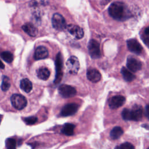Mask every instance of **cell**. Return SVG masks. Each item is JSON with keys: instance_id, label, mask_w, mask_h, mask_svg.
Returning <instances> with one entry per match:
<instances>
[{"instance_id": "obj_1", "label": "cell", "mask_w": 149, "mask_h": 149, "mask_svg": "<svg viewBox=\"0 0 149 149\" xmlns=\"http://www.w3.org/2000/svg\"><path fill=\"white\" fill-rule=\"evenodd\" d=\"M110 16L115 20L124 21L131 16V13L127 6L123 2H115L108 8Z\"/></svg>"}, {"instance_id": "obj_2", "label": "cell", "mask_w": 149, "mask_h": 149, "mask_svg": "<svg viewBox=\"0 0 149 149\" xmlns=\"http://www.w3.org/2000/svg\"><path fill=\"white\" fill-rule=\"evenodd\" d=\"M10 101L12 106L18 110L23 109L27 105L26 98L21 94H13L10 97Z\"/></svg>"}, {"instance_id": "obj_3", "label": "cell", "mask_w": 149, "mask_h": 149, "mask_svg": "<svg viewBox=\"0 0 149 149\" xmlns=\"http://www.w3.org/2000/svg\"><path fill=\"white\" fill-rule=\"evenodd\" d=\"M55 66H56V74H55V79L54 80V83L55 84L59 83L62 78L63 72H62V68H63V59L62 54L59 52L56 57L55 59Z\"/></svg>"}, {"instance_id": "obj_4", "label": "cell", "mask_w": 149, "mask_h": 149, "mask_svg": "<svg viewBox=\"0 0 149 149\" xmlns=\"http://www.w3.org/2000/svg\"><path fill=\"white\" fill-rule=\"evenodd\" d=\"M52 24L54 29L57 30H63L67 27L65 18L59 13L54 14L52 18Z\"/></svg>"}, {"instance_id": "obj_5", "label": "cell", "mask_w": 149, "mask_h": 149, "mask_svg": "<svg viewBox=\"0 0 149 149\" xmlns=\"http://www.w3.org/2000/svg\"><path fill=\"white\" fill-rule=\"evenodd\" d=\"M88 53L94 59L99 58L101 56V51L99 43L95 40H91L88 44Z\"/></svg>"}, {"instance_id": "obj_6", "label": "cell", "mask_w": 149, "mask_h": 149, "mask_svg": "<svg viewBox=\"0 0 149 149\" xmlns=\"http://www.w3.org/2000/svg\"><path fill=\"white\" fill-rule=\"evenodd\" d=\"M66 66L69 73L72 74H76L79 70V61L77 57L72 56L66 61Z\"/></svg>"}, {"instance_id": "obj_7", "label": "cell", "mask_w": 149, "mask_h": 149, "mask_svg": "<svg viewBox=\"0 0 149 149\" xmlns=\"http://www.w3.org/2000/svg\"><path fill=\"white\" fill-rule=\"evenodd\" d=\"M58 92L63 98H70L76 94L75 88L67 84H61L58 88Z\"/></svg>"}, {"instance_id": "obj_8", "label": "cell", "mask_w": 149, "mask_h": 149, "mask_svg": "<svg viewBox=\"0 0 149 149\" xmlns=\"http://www.w3.org/2000/svg\"><path fill=\"white\" fill-rule=\"evenodd\" d=\"M79 105L76 103H70L65 105L61 111V115L62 116H68L74 115L77 111Z\"/></svg>"}, {"instance_id": "obj_9", "label": "cell", "mask_w": 149, "mask_h": 149, "mask_svg": "<svg viewBox=\"0 0 149 149\" xmlns=\"http://www.w3.org/2000/svg\"><path fill=\"white\" fill-rule=\"evenodd\" d=\"M127 46L130 51L137 55L140 54L143 50V48L139 42L134 38L128 40L127 41Z\"/></svg>"}, {"instance_id": "obj_10", "label": "cell", "mask_w": 149, "mask_h": 149, "mask_svg": "<svg viewBox=\"0 0 149 149\" xmlns=\"http://www.w3.org/2000/svg\"><path fill=\"white\" fill-rule=\"evenodd\" d=\"M68 32L77 39H80L84 36V31L82 28L77 25L69 24L66 27Z\"/></svg>"}, {"instance_id": "obj_11", "label": "cell", "mask_w": 149, "mask_h": 149, "mask_svg": "<svg viewBox=\"0 0 149 149\" xmlns=\"http://www.w3.org/2000/svg\"><path fill=\"white\" fill-rule=\"evenodd\" d=\"M125 102V98L122 95L112 97L109 101V106L112 109H116L122 106Z\"/></svg>"}, {"instance_id": "obj_12", "label": "cell", "mask_w": 149, "mask_h": 149, "mask_svg": "<svg viewBox=\"0 0 149 149\" xmlns=\"http://www.w3.org/2000/svg\"><path fill=\"white\" fill-rule=\"evenodd\" d=\"M126 65L128 69L133 72H136L141 68V62L133 57H129L127 58Z\"/></svg>"}, {"instance_id": "obj_13", "label": "cell", "mask_w": 149, "mask_h": 149, "mask_svg": "<svg viewBox=\"0 0 149 149\" xmlns=\"http://www.w3.org/2000/svg\"><path fill=\"white\" fill-rule=\"evenodd\" d=\"M143 116V108L139 105L134 106L133 109H130V119L131 120L138 121L141 119Z\"/></svg>"}, {"instance_id": "obj_14", "label": "cell", "mask_w": 149, "mask_h": 149, "mask_svg": "<svg viewBox=\"0 0 149 149\" xmlns=\"http://www.w3.org/2000/svg\"><path fill=\"white\" fill-rule=\"evenodd\" d=\"M48 56V51L47 48L44 46L38 47L34 52V59L36 60L44 59L47 58Z\"/></svg>"}, {"instance_id": "obj_15", "label": "cell", "mask_w": 149, "mask_h": 149, "mask_svg": "<svg viewBox=\"0 0 149 149\" xmlns=\"http://www.w3.org/2000/svg\"><path fill=\"white\" fill-rule=\"evenodd\" d=\"M87 77L91 82L97 83L100 80L101 75L98 70L95 69H90L87 72Z\"/></svg>"}, {"instance_id": "obj_16", "label": "cell", "mask_w": 149, "mask_h": 149, "mask_svg": "<svg viewBox=\"0 0 149 149\" xmlns=\"http://www.w3.org/2000/svg\"><path fill=\"white\" fill-rule=\"evenodd\" d=\"M23 31L28 35L31 37H35L37 34L38 31L37 28L31 23H27L22 26Z\"/></svg>"}, {"instance_id": "obj_17", "label": "cell", "mask_w": 149, "mask_h": 149, "mask_svg": "<svg viewBox=\"0 0 149 149\" xmlns=\"http://www.w3.org/2000/svg\"><path fill=\"white\" fill-rule=\"evenodd\" d=\"M20 88L26 93H29L31 91L33 88L31 82L28 79H23L20 83Z\"/></svg>"}, {"instance_id": "obj_18", "label": "cell", "mask_w": 149, "mask_h": 149, "mask_svg": "<svg viewBox=\"0 0 149 149\" xmlns=\"http://www.w3.org/2000/svg\"><path fill=\"white\" fill-rule=\"evenodd\" d=\"M74 127L75 126L73 124L67 123L63 126L61 132L63 134L66 136H72L74 134Z\"/></svg>"}, {"instance_id": "obj_19", "label": "cell", "mask_w": 149, "mask_h": 149, "mask_svg": "<svg viewBox=\"0 0 149 149\" xmlns=\"http://www.w3.org/2000/svg\"><path fill=\"white\" fill-rule=\"evenodd\" d=\"M37 74L40 79L47 80L50 76V72L46 68H40L37 71Z\"/></svg>"}, {"instance_id": "obj_20", "label": "cell", "mask_w": 149, "mask_h": 149, "mask_svg": "<svg viewBox=\"0 0 149 149\" xmlns=\"http://www.w3.org/2000/svg\"><path fill=\"white\" fill-rule=\"evenodd\" d=\"M120 72L124 79L127 81H132L135 79V76L125 67H123Z\"/></svg>"}, {"instance_id": "obj_21", "label": "cell", "mask_w": 149, "mask_h": 149, "mask_svg": "<svg viewBox=\"0 0 149 149\" xmlns=\"http://www.w3.org/2000/svg\"><path fill=\"white\" fill-rule=\"evenodd\" d=\"M123 133V129L119 126L114 127L110 132V136L113 140L119 139Z\"/></svg>"}, {"instance_id": "obj_22", "label": "cell", "mask_w": 149, "mask_h": 149, "mask_svg": "<svg viewBox=\"0 0 149 149\" xmlns=\"http://www.w3.org/2000/svg\"><path fill=\"white\" fill-rule=\"evenodd\" d=\"M1 56L2 59L7 63H10L13 59V56L12 54L9 51H3L1 53Z\"/></svg>"}, {"instance_id": "obj_23", "label": "cell", "mask_w": 149, "mask_h": 149, "mask_svg": "<svg viewBox=\"0 0 149 149\" xmlns=\"http://www.w3.org/2000/svg\"><path fill=\"white\" fill-rule=\"evenodd\" d=\"M10 86V80L8 77L4 76L2 78V81L1 84V89L3 91H7Z\"/></svg>"}, {"instance_id": "obj_24", "label": "cell", "mask_w": 149, "mask_h": 149, "mask_svg": "<svg viewBox=\"0 0 149 149\" xmlns=\"http://www.w3.org/2000/svg\"><path fill=\"white\" fill-rule=\"evenodd\" d=\"M6 149H16V141L14 139L8 138L5 141Z\"/></svg>"}, {"instance_id": "obj_25", "label": "cell", "mask_w": 149, "mask_h": 149, "mask_svg": "<svg viewBox=\"0 0 149 149\" xmlns=\"http://www.w3.org/2000/svg\"><path fill=\"white\" fill-rule=\"evenodd\" d=\"M23 121L25 122L26 124L29 125H31L34 124L37 121V118L36 116H30L23 118Z\"/></svg>"}, {"instance_id": "obj_26", "label": "cell", "mask_w": 149, "mask_h": 149, "mask_svg": "<svg viewBox=\"0 0 149 149\" xmlns=\"http://www.w3.org/2000/svg\"><path fill=\"white\" fill-rule=\"evenodd\" d=\"M122 116L125 120H131L130 119V109L125 108L122 111Z\"/></svg>"}, {"instance_id": "obj_27", "label": "cell", "mask_w": 149, "mask_h": 149, "mask_svg": "<svg viewBox=\"0 0 149 149\" xmlns=\"http://www.w3.org/2000/svg\"><path fill=\"white\" fill-rule=\"evenodd\" d=\"M48 2V0H32L30 5L32 6H37L46 5Z\"/></svg>"}, {"instance_id": "obj_28", "label": "cell", "mask_w": 149, "mask_h": 149, "mask_svg": "<svg viewBox=\"0 0 149 149\" xmlns=\"http://www.w3.org/2000/svg\"><path fill=\"white\" fill-rule=\"evenodd\" d=\"M119 149H134L133 145L129 142H125L120 144Z\"/></svg>"}, {"instance_id": "obj_29", "label": "cell", "mask_w": 149, "mask_h": 149, "mask_svg": "<svg viewBox=\"0 0 149 149\" xmlns=\"http://www.w3.org/2000/svg\"><path fill=\"white\" fill-rule=\"evenodd\" d=\"M142 39H143V41L144 43L145 44V45L148 48H149V36L145 34V36H143Z\"/></svg>"}, {"instance_id": "obj_30", "label": "cell", "mask_w": 149, "mask_h": 149, "mask_svg": "<svg viewBox=\"0 0 149 149\" xmlns=\"http://www.w3.org/2000/svg\"><path fill=\"white\" fill-rule=\"evenodd\" d=\"M146 115L147 118L149 119V104L147 105L146 107Z\"/></svg>"}, {"instance_id": "obj_31", "label": "cell", "mask_w": 149, "mask_h": 149, "mask_svg": "<svg viewBox=\"0 0 149 149\" xmlns=\"http://www.w3.org/2000/svg\"><path fill=\"white\" fill-rule=\"evenodd\" d=\"M144 33L146 35L149 36V26L146 29V30L144 31Z\"/></svg>"}, {"instance_id": "obj_32", "label": "cell", "mask_w": 149, "mask_h": 149, "mask_svg": "<svg viewBox=\"0 0 149 149\" xmlns=\"http://www.w3.org/2000/svg\"><path fill=\"white\" fill-rule=\"evenodd\" d=\"M1 64H2V68H2V69H3V67H4V66H3V63H2Z\"/></svg>"}, {"instance_id": "obj_33", "label": "cell", "mask_w": 149, "mask_h": 149, "mask_svg": "<svg viewBox=\"0 0 149 149\" xmlns=\"http://www.w3.org/2000/svg\"><path fill=\"white\" fill-rule=\"evenodd\" d=\"M147 149H149V147H148V148H147Z\"/></svg>"}]
</instances>
